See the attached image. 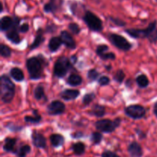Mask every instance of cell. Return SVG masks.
<instances>
[{
  "mask_svg": "<svg viewBox=\"0 0 157 157\" xmlns=\"http://www.w3.org/2000/svg\"><path fill=\"white\" fill-rule=\"evenodd\" d=\"M15 93V86L14 83L6 75H3L0 78V94L2 102L9 104L12 102Z\"/></svg>",
  "mask_w": 157,
  "mask_h": 157,
  "instance_id": "cell-1",
  "label": "cell"
},
{
  "mask_svg": "<svg viewBox=\"0 0 157 157\" xmlns=\"http://www.w3.org/2000/svg\"><path fill=\"white\" fill-rule=\"evenodd\" d=\"M26 67L29 71V77L32 80H38L42 75V64L41 60L37 57H32L26 61Z\"/></svg>",
  "mask_w": 157,
  "mask_h": 157,
  "instance_id": "cell-2",
  "label": "cell"
},
{
  "mask_svg": "<svg viewBox=\"0 0 157 157\" xmlns=\"http://www.w3.org/2000/svg\"><path fill=\"white\" fill-rule=\"evenodd\" d=\"M121 119L120 117L116 118L114 121H110L109 119L100 120L97 121L95 127L100 131L103 133H112L121 125Z\"/></svg>",
  "mask_w": 157,
  "mask_h": 157,
  "instance_id": "cell-3",
  "label": "cell"
},
{
  "mask_svg": "<svg viewBox=\"0 0 157 157\" xmlns=\"http://www.w3.org/2000/svg\"><path fill=\"white\" fill-rule=\"evenodd\" d=\"M71 62L67 57L62 56L58 59L54 66V75L57 78H63L71 67Z\"/></svg>",
  "mask_w": 157,
  "mask_h": 157,
  "instance_id": "cell-4",
  "label": "cell"
},
{
  "mask_svg": "<svg viewBox=\"0 0 157 157\" xmlns=\"http://www.w3.org/2000/svg\"><path fill=\"white\" fill-rule=\"evenodd\" d=\"M84 22L87 27L94 32H101L103 29L102 21L98 16L90 11H87L83 16Z\"/></svg>",
  "mask_w": 157,
  "mask_h": 157,
  "instance_id": "cell-5",
  "label": "cell"
},
{
  "mask_svg": "<svg viewBox=\"0 0 157 157\" xmlns=\"http://www.w3.org/2000/svg\"><path fill=\"white\" fill-rule=\"evenodd\" d=\"M156 21H153L150 23L148 27L145 29H127L126 32L130 36L135 38H149L155 31L156 30Z\"/></svg>",
  "mask_w": 157,
  "mask_h": 157,
  "instance_id": "cell-6",
  "label": "cell"
},
{
  "mask_svg": "<svg viewBox=\"0 0 157 157\" xmlns=\"http://www.w3.org/2000/svg\"><path fill=\"white\" fill-rule=\"evenodd\" d=\"M109 39L111 41L112 44L117 48H118L121 50L127 52V51L130 50L132 48V44L126 39L124 37L121 35H117V34H111L110 35Z\"/></svg>",
  "mask_w": 157,
  "mask_h": 157,
  "instance_id": "cell-7",
  "label": "cell"
},
{
  "mask_svg": "<svg viewBox=\"0 0 157 157\" xmlns=\"http://www.w3.org/2000/svg\"><path fill=\"white\" fill-rule=\"evenodd\" d=\"M125 113L134 120L141 119L145 116L146 110L141 105H130L126 107Z\"/></svg>",
  "mask_w": 157,
  "mask_h": 157,
  "instance_id": "cell-8",
  "label": "cell"
},
{
  "mask_svg": "<svg viewBox=\"0 0 157 157\" xmlns=\"http://www.w3.org/2000/svg\"><path fill=\"white\" fill-rule=\"evenodd\" d=\"M65 110V105L60 101H54L48 106V113L52 116L59 115Z\"/></svg>",
  "mask_w": 157,
  "mask_h": 157,
  "instance_id": "cell-9",
  "label": "cell"
},
{
  "mask_svg": "<svg viewBox=\"0 0 157 157\" xmlns=\"http://www.w3.org/2000/svg\"><path fill=\"white\" fill-rule=\"evenodd\" d=\"M109 47L106 44H101L97 48L96 53L98 56L101 58V59L104 60H114L116 58V55L113 52H108Z\"/></svg>",
  "mask_w": 157,
  "mask_h": 157,
  "instance_id": "cell-10",
  "label": "cell"
},
{
  "mask_svg": "<svg viewBox=\"0 0 157 157\" xmlns=\"http://www.w3.org/2000/svg\"><path fill=\"white\" fill-rule=\"evenodd\" d=\"M60 38L62 41V44H64L67 48L75 49L76 48V42L75 39L67 31H62L60 35Z\"/></svg>",
  "mask_w": 157,
  "mask_h": 157,
  "instance_id": "cell-11",
  "label": "cell"
},
{
  "mask_svg": "<svg viewBox=\"0 0 157 157\" xmlns=\"http://www.w3.org/2000/svg\"><path fill=\"white\" fill-rule=\"evenodd\" d=\"M32 139L35 147L38 148H45L46 147V139L41 133L33 132L32 135Z\"/></svg>",
  "mask_w": 157,
  "mask_h": 157,
  "instance_id": "cell-12",
  "label": "cell"
},
{
  "mask_svg": "<svg viewBox=\"0 0 157 157\" xmlns=\"http://www.w3.org/2000/svg\"><path fill=\"white\" fill-rule=\"evenodd\" d=\"M18 29H19L12 25V29L8 31V32L6 33V38L13 44H19L21 42V38L18 35Z\"/></svg>",
  "mask_w": 157,
  "mask_h": 157,
  "instance_id": "cell-13",
  "label": "cell"
},
{
  "mask_svg": "<svg viewBox=\"0 0 157 157\" xmlns=\"http://www.w3.org/2000/svg\"><path fill=\"white\" fill-rule=\"evenodd\" d=\"M128 152L131 157H141L143 156V149L137 142H133L129 145Z\"/></svg>",
  "mask_w": 157,
  "mask_h": 157,
  "instance_id": "cell-14",
  "label": "cell"
},
{
  "mask_svg": "<svg viewBox=\"0 0 157 157\" xmlns=\"http://www.w3.org/2000/svg\"><path fill=\"white\" fill-rule=\"evenodd\" d=\"M79 94L80 92L78 90L66 89L60 94V96L62 99L65 100V101H72V100L76 99L79 96Z\"/></svg>",
  "mask_w": 157,
  "mask_h": 157,
  "instance_id": "cell-15",
  "label": "cell"
},
{
  "mask_svg": "<svg viewBox=\"0 0 157 157\" xmlns=\"http://www.w3.org/2000/svg\"><path fill=\"white\" fill-rule=\"evenodd\" d=\"M62 4V0H50L48 3L44 6V11L45 12H55Z\"/></svg>",
  "mask_w": 157,
  "mask_h": 157,
  "instance_id": "cell-16",
  "label": "cell"
},
{
  "mask_svg": "<svg viewBox=\"0 0 157 157\" xmlns=\"http://www.w3.org/2000/svg\"><path fill=\"white\" fill-rule=\"evenodd\" d=\"M13 25V18L9 16H3L0 21V29L2 32L9 31L12 29Z\"/></svg>",
  "mask_w": 157,
  "mask_h": 157,
  "instance_id": "cell-17",
  "label": "cell"
},
{
  "mask_svg": "<svg viewBox=\"0 0 157 157\" xmlns=\"http://www.w3.org/2000/svg\"><path fill=\"white\" fill-rule=\"evenodd\" d=\"M61 44H62V41L60 37H53L49 41L48 48L52 52H55L58 50Z\"/></svg>",
  "mask_w": 157,
  "mask_h": 157,
  "instance_id": "cell-18",
  "label": "cell"
},
{
  "mask_svg": "<svg viewBox=\"0 0 157 157\" xmlns=\"http://www.w3.org/2000/svg\"><path fill=\"white\" fill-rule=\"evenodd\" d=\"M50 141L53 147H58L64 144V138L62 135L58 134V133H55V134L51 135Z\"/></svg>",
  "mask_w": 157,
  "mask_h": 157,
  "instance_id": "cell-19",
  "label": "cell"
},
{
  "mask_svg": "<svg viewBox=\"0 0 157 157\" xmlns=\"http://www.w3.org/2000/svg\"><path fill=\"white\" fill-rule=\"evenodd\" d=\"M16 143L17 140L15 138H6L5 140V144L3 146V150L6 152H14L15 151V147Z\"/></svg>",
  "mask_w": 157,
  "mask_h": 157,
  "instance_id": "cell-20",
  "label": "cell"
},
{
  "mask_svg": "<svg viewBox=\"0 0 157 157\" xmlns=\"http://www.w3.org/2000/svg\"><path fill=\"white\" fill-rule=\"evenodd\" d=\"M44 41V38L43 36V32L41 29H39L37 32V35L35 36V40H34L33 43L31 44L30 46V49L31 50H34V49L37 48L38 47H39L40 44Z\"/></svg>",
  "mask_w": 157,
  "mask_h": 157,
  "instance_id": "cell-21",
  "label": "cell"
},
{
  "mask_svg": "<svg viewBox=\"0 0 157 157\" xmlns=\"http://www.w3.org/2000/svg\"><path fill=\"white\" fill-rule=\"evenodd\" d=\"M67 83L72 87L79 86L82 83V78L80 75H76V74H71L67 78Z\"/></svg>",
  "mask_w": 157,
  "mask_h": 157,
  "instance_id": "cell-22",
  "label": "cell"
},
{
  "mask_svg": "<svg viewBox=\"0 0 157 157\" xmlns=\"http://www.w3.org/2000/svg\"><path fill=\"white\" fill-rule=\"evenodd\" d=\"M106 113V108L104 106L100 105V104H94L92 107L91 114L98 117H102Z\"/></svg>",
  "mask_w": 157,
  "mask_h": 157,
  "instance_id": "cell-23",
  "label": "cell"
},
{
  "mask_svg": "<svg viewBox=\"0 0 157 157\" xmlns=\"http://www.w3.org/2000/svg\"><path fill=\"white\" fill-rule=\"evenodd\" d=\"M10 75L16 81H22L25 78L22 71L20 68H18V67H13V68L11 69Z\"/></svg>",
  "mask_w": 157,
  "mask_h": 157,
  "instance_id": "cell-24",
  "label": "cell"
},
{
  "mask_svg": "<svg viewBox=\"0 0 157 157\" xmlns=\"http://www.w3.org/2000/svg\"><path fill=\"white\" fill-rule=\"evenodd\" d=\"M33 113L35 114V117L31 116H26L25 117L24 120L26 123L28 124H38L41 121V117L39 114H38V111L36 110H33Z\"/></svg>",
  "mask_w": 157,
  "mask_h": 157,
  "instance_id": "cell-25",
  "label": "cell"
},
{
  "mask_svg": "<svg viewBox=\"0 0 157 157\" xmlns=\"http://www.w3.org/2000/svg\"><path fill=\"white\" fill-rule=\"evenodd\" d=\"M136 81L140 87L145 88L149 85V79L145 75H140L136 78Z\"/></svg>",
  "mask_w": 157,
  "mask_h": 157,
  "instance_id": "cell-26",
  "label": "cell"
},
{
  "mask_svg": "<svg viewBox=\"0 0 157 157\" xmlns=\"http://www.w3.org/2000/svg\"><path fill=\"white\" fill-rule=\"evenodd\" d=\"M34 95H35V98L36 100H40L44 99L45 98V94H44V87L42 85H38L35 87V92H34Z\"/></svg>",
  "mask_w": 157,
  "mask_h": 157,
  "instance_id": "cell-27",
  "label": "cell"
},
{
  "mask_svg": "<svg viewBox=\"0 0 157 157\" xmlns=\"http://www.w3.org/2000/svg\"><path fill=\"white\" fill-rule=\"evenodd\" d=\"M73 150L75 155H81L85 151V145L83 143L78 142L73 145Z\"/></svg>",
  "mask_w": 157,
  "mask_h": 157,
  "instance_id": "cell-28",
  "label": "cell"
},
{
  "mask_svg": "<svg viewBox=\"0 0 157 157\" xmlns=\"http://www.w3.org/2000/svg\"><path fill=\"white\" fill-rule=\"evenodd\" d=\"M31 151V148L29 145H25L20 147L17 151V156L18 157H25Z\"/></svg>",
  "mask_w": 157,
  "mask_h": 157,
  "instance_id": "cell-29",
  "label": "cell"
},
{
  "mask_svg": "<svg viewBox=\"0 0 157 157\" xmlns=\"http://www.w3.org/2000/svg\"><path fill=\"white\" fill-rule=\"evenodd\" d=\"M0 54H1L2 56L4 57V58H9V57L11 56L12 51L9 48V46L2 44L1 45H0Z\"/></svg>",
  "mask_w": 157,
  "mask_h": 157,
  "instance_id": "cell-30",
  "label": "cell"
},
{
  "mask_svg": "<svg viewBox=\"0 0 157 157\" xmlns=\"http://www.w3.org/2000/svg\"><path fill=\"white\" fill-rule=\"evenodd\" d=\"M113 79L114 81H116L118 83H122L124 81V80L125 79V73L124 72V71L122 70H118L115 73V75H113Z\"/></svg>",
  "mask_w": 157,
  "mask_h": 157,
  "instance_id": "cell-31",
  "label": "cell"
},
{
  "mask_svg": "<svg viewBox=\"0 0 157 157\" xmlns=\"http://www.w3.org/2000/svg\"><path fill=\"white\" fill-rule=\"evenodd\" d=\"M103 136L99 132H94L91 135V141L94 144H99L102 140Z\"/></svg>",
  "mask_w": 157,
  "mask_h": 157,
  "instance_id": "cell-32",
  "label": "cell"
},
{
  "mask_svg": "<svg viewBox=\"0 0 157 157\" xmlns=\"http://www.w3.org/2000/svg\"><path fill=\"white\" fill-rule=\"evenodd\" d=\"M94 98L95 94L94 93L87 94L84 95V98H83V103H84V105H89V104L93 101Z\"/></svg>",
  "mask_w": 157,
  "mask_h": 157,
  "instance_id": "cell-33",
  "label": "cell"
},
{
  "mask_svg": "<svg viewBox=\"0 0 157 157\" xmlns=\"http://www.w3.org/2000/svg\"><path fill=\"white\" fill-rule=\"evenodd\" d=\"M100 73L96 70V69H90L87 73V78L90 80V81H96L99 77Z\"/></svg>",
  "mask_w": 157,
  "mask_h": 157,
  "instance_id": "cell-34",
  "label": "cell"
},
{
  "mask_svg": "<svg viewBox=\"0 0 157 157\" xmlns=\"http://www.w3.org/2000/svg\"><path fill=\"white\" fill-rule=\"evenodd\" d=\"M68 29L74 35H78L81 32V29H80L79 25L76 23H71L68 25Z\"/></svg>",
  "mask_w": 157,
  "mask_h": 157,
  "instance_id": "cell-35",
  "label": "cell"
},
{
  "mask_svg": "<svg viewBox=\"0 0 157 157\" xmlns=\"http://www.w3.org/2000/svg\"><path fill=\"white\" fill-rule=\"evenodd\" d=\"M98 83L101 86H106L110 83V78L107 76H102L98 80Z\"/></svg>",
  "mask_w": 157,
  "mask_h": 157,
  "instance_id": "cell-36",
  "label": "cell"
},
{
  "mask_svg": "<svg viewBox=\"0 0 157 157\" xmlns=\"http://www.w3.org/2000/svg\"><path fill=\"white\" fill-rule=\"evenodd\" d=\"M110 19L111 20V21H113L115 25H118V26H124L126 25V23L124 22V21H122V20L119 19V18H113V17H110Z\"/></svg>",
  "mask_w": 157,
  "mask_h": 157,
  "instance_id": "cell-37",
  "label": "cell"
},
{
  "mask_svg": "<svg viewBox=\"0 0 157 157\" xmlns=\"http://www.w3.org/2000/svg\"><path fill=\"white\" fill-rule=\"evenodd\" d=\"M102 157H120L116 153L111 151H105L102 153Z\"/></svg>",
  "mask_w": 157,
  "mask_h": 157,
  "instance_id": "cell-38",
  "label": "cell"
},
{
  "mask_svg": "<svg viewBox=\"0 0 157 157\" xmlns=\"http://www.w3.org/2000/svg\"><path fill=\"white\" fill-rule=\"evenodd\" d=\"M29 29V26L27 23H24V24L21 25L19 27V32L25 33V32H27Z\"/></svg>",
  "mask_w": 157,
  "mask_h": 157,
  "instance_id": "cell-39",
  "label": "cell"
},
{
  "mask_svg": "<svg viewBox=\"0 0 157 157\" xmlns=\"http://www.w3.org/2000/svg\"><path fill=\"white\" fill-rule=\"evenodd\" d=\"M149 38H150V41H152V42H154L155 41H156V39H157V30L155 31V32H153V33L152 34V35H150V37H149Z\"/></svg>",
  "mask_w": 157,
  "mask_h": 157,
  "instance_id": "cell-40",
  "label": "cell"
},
{
  "mask_svg": "<svg viewBox=\"0 0 157 157\" xmlns=\"http://www.w3.org/2000/svg\"><path fill=\"white\" fill-rule=\"evenodd\" d=\"M136 133H137L138 136H139V137L140 138V139H144V138L146 137V134L144 133V132L142 131V130H139V129H136Z\"/></svg>",
  "mask_w": 157,
  "mask_h": 157,
  "instance_id": "cell-41",
  "label": "cell"
},
{
  "mask_svg": "<svg viewBox=\"0 0 157 157\" xmlns=\"http://www.w3.org/2000/svg\"><path fill=\"white\" fill-rule=\"evenodd\" d=\"M77 60H78V57L76 55H74L71 58V62L72 64H75L77 62Z\"/></svg>",
  "mask_w": 157,
  "mask_h": 157,
  "instance_id": "cell-42",
  "label": "cell"
},
{
  "mask_svg": "<svg viewBox=\"0 0 157 157\" xmlns=\"http://www.w3.org/2000/svg\"><path fill=\"white\" fill-rule=\"evenodd\" d=\"M153 113H154V114L156 115V117H157V101L155 103L154 107H153Z\"/></svg>",
  "mask_w": 157,
  "mask_h": 157,
  "instance_id": "cell-43",
  "label": "cell"
},
{
  "mask_svg": "<svg viewBox=\"0 0 157 157\" xmlns=\"http://www.w3.org/2000/svg\"><path fill=\"white\" fill-rule=\"evenodd\" d=\"M106 68H107V70H110V69H111V65H108Z\"/></svg>",
  "mask_w": 157,
  "mask_h": 157,
  "instance_id": "cell-44",
  "label": "cell"
}]
</instances>
